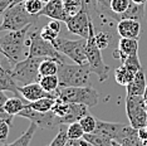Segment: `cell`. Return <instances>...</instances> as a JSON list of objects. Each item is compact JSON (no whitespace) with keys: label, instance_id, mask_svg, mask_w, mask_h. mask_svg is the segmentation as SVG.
<instances>
[{"label":"cell","instance_id":"1","mask_svg":"<svg viewBox=\"0 0 147 146\" xmlns=\"http://www.w3.org/2000/svg\"><path fill=\"white\" fill-rule=\"evenodd\" d=\"M30 26H25L20 30H6L3 35H0V45H1L4 55L13 66L16 62L22 61L24 55V48H25V41L29 34Z\"/></svg>","mask_w":147,"mask_h":146},{"label":"cell","instance_id":"2","mask_svg":"<svg viewBox=\"0 0 147 146\" xmlns=\"http://www.w3.org/2000/svg\"><path fill=\"white\" fill-rule=\"evenodd\" d=\"M91 69L88 64H67L61 62L58 71L59 87H86L91 83Z\"/></svg>","mask_w":147,"mask_h":146},{"label":"cell","instance_id":"3","mask_svg":"<svg viewBox=\"0 0 147 146\" xmlns=\"http://www.w3.org/2000/svg\"><path fill=\"white\" fill-rule=\"evenodd\" d=\"M38 19L39 16L32 15L26 11L24 3L11 4L3 15V20L1 24H0V32L20 30V29H24L25 26L35 24L38 22Z\"/></svg>","mask_w":147,"mask_h":146},{"label":"cell","instance_id":"4","mask_svg":"<svg viewBox=\"0 0 147 146\" xmlns=\"http://www.w3.org/2000/svg\"><path fill=\"white\" fill-rule=\"evenodd\" d=\"M43 59L45 58L28 55L13 66V68L10 69L11 76L18 83V86H25L29 83H34V82H39L42 77L39 73V66H40Z\"/></svg>","mask_w":147,"mask_h":146},{"label":"cell","instance_id":"5","mask_svg":"<svg viewBox=\"0 0 147 146\" xmlns=\"http://www.w3.org/2000/svg\"><path fill=\"white\" fill-rule=\"evenodd\" d=\"M94 25L92 23L91 29H89V35L87 38V64L89 66L91 72L97 74L99 82H105L109 76V67L103 61L101 49L98 48V45L94 41Z\"/></svg>","mask_w":147,"mask_h":146},{"label":"cell","instance_id":"6","mask_svg":"<svg viewBox=\"0 0 147 146\" xmlns=\"http://www.w3.org/2000/svg\"><path fill=\"white\" fill-rule=\"evenodd\" d=\"M58 98L68 103H81L89 108L98 103V92L91 86L86 87H59Z\"/></svg>","mask_w":147,"mask_h":146},{"label":"cell","instance_id":"7","mask_svg":"<svg viewBox=\"0 0 147 146\" xmlns=\"http://www.w3.org/2000/svg\"><path fill=\"white\" fill-rule=\"evenodd\" d=\"M53 45L59 53H62L64 57H68L77 64H87V39L81 38L77 41H72V39L58 36Z\"/></svg>","mask_w":147,"mask_h":146},{"label":"cell","instance_id":"8","mask_svg":"<svg viewBox=\"0 0 147 146\" xmlns=\"http://www.w3.org/2000/svg\"><path fill=\"white\" fill-rule=\"evenodd\" d=\"M28 45L29 54L32 57L38 58H57L64 62V55L59 53L53 45V43L45 41L40 35L39 30H32L28 34Z\"/></svg>","mask_w":147,"mask_h":146},{"label":"cell","instance_id":"9","mask_svg":"<svg viewBox=\"0 0 147 146\" xmlns=\"http://www.w3.org/2000/svg\"><path fill=\"white\" fill-rule=\"evenodd\" d=\"M126 114L129 125L135 128H141L147 125V110L143 96L127 95L126 97Z\"/></svg>","mask_w":147,"mask_h":146},{"label":"cell","instance_id":"10","mask_svg":"<svg viewBox=\"0 0 147 146\" xmlns=\"http://www.w3.org/2000/svg\"><path fill=\"white\" fill-rule=\"evenodd\" d=\"M64 23L67 24V28H68V30L71 32L72 34L79 35L81 38H84V39L88 38L92 19H91V16L88 15V13H87L84 5H83L81 10H78L76 14L69 15Z\"/></svg>","mask_w":147,"mask_h":146},{"label":"cell","instance_id":"11","mask_svg":"<svg viewBox=\"0 0 147 146\" xmlns=\"http://www.w3.org/2000/svg\"><path fill=\"white\" fill-rule=\"evenodd\" d=\"M18 116L24 117L30 122H34L39 128H44V130H52V128H54L57 125H61L59 117H57V116L53 114V111L39 112V111L33 110L29 105L26 106Z\"/></svg>","mask_w":147,"mask_h":146},{"label":"cell","instance_id":"12","mask_svg":"<svg viewBox=\"0 0 147 146\" xmlns=\"http://www.w3.org/2000/svg\"><path fill=\"white\" fill-rule=\"evenodd\" d=\"M128 128L129 125L122 124V122H108V121L97 120V128L94 132L105 135L113 141L121 142V140L125 137L126 132L128 131Z\"/></svg>","mask_w":147,"mask_h":146},{"label":"cell","instance_id":"13","mask_svg":"<svg viewBox=\"0 0 147 146\" xmlns=\"http://www.w3.org/2000/svg\"><path fill=\"white\" fill-rule=\"evenodd\" d=\"M19 93L24 99L28 102H34L44 97H52V98H58V89L55 92H47L44 88L39 84V82L34 83H29L25 86H19Z\"/></svg>","mask_w":147,"mask_h":146},{"label":"cell","instance_id":"14","mask_svg":"<svg viewBox=\"0 0 147 146\" xmlns=\"http://www.w3.org/2000/svg\"><path fill=\"white\" fill-rule=\"evenodd\" d=\"M117 33L121 38L140 39L141 22L135 20V19H122L117 22Z\"/></svg>","mask_w":147,"mask_h":146},{"label":"cell","instance_id":"15","mask_svg":"<svg viewBox=\"0 0 147 146\" xmlns=\"http://www.w3.org/2000/svg\"><path fill=\"white\" fill-rule=\"evenodd\" d=\"M40 15L48 16L53 20H59V22H65L68 18L65 6L63 4L62 0H51V1L45 3L44 8L42 9Z\"/></svg>","mask_w":147,"mask_h":146},{"label":"cell","instance_id":"16","mask_svg":"<svg viewBox=\"0 0 147 146\" xmlns=\"http://www.w3.org/2000/svg\"><path fill=\"white\" fill-rule=\"evenodd\" d=\"M138 53V39L121 38L117 44V49L113 52V57L119 58V61H125L127 57L136 55Z\"/></svg>","mask_w":147,"mask_h":146},{"label":"cell","instance_id":"17","mask_svg":"<svg viewBox=\"0 0 147 146\" xmlns=\"http://www.w3.org/2000/svg\"><path fill=\"white\" fill-rule=\"evenodd\" d=\"M88 114H89L88 106L81 103H69L65 116L59 118V122H61V125H69L73 124V122H79Z\"/></svg>","mask_w":147,"mask_h":146},{"label":"cell","instance_id":"18","mask_svg":"<svg viewBox=\"0 0 147 146\" xmlns=\"http://www.w3.org/2000/svg\"><path fill=\"white\" fill-rule=\"evenodd\" d=\"M147 87L146 82V74L143 69H140L136 73L135 78L131 81V83L127 86V95H133V96H143L145 95Z\"/></svg>","mask_w":147,"mask_h":146},{"label":"cell","instance_id":"19","mask_svg":"<svg viewBox=\"0 0 147 146\" xmlns=\"http://www.w3.org/2000/svg\"><path fill=\"white\" fill-rule=\"evenodd\" d=\"M19 86L11 76V71L6 68L0 69V91L1 92H13L15 96H20Z\"/></svg>","mask_w":147,"mask_h":146},{"label":"cell","instance_id":"20","mask_svg":"<svg viewBox=\"0 0 147 146\" xmlns=\"http://www.w3.org/2000/svg\"><path fill=\"white\" fill-rule=\"evenodd\" d=\"M28 105H29V102L23 98L22 96H14V97H10L6 99L5 111L11 116H16L20 114Z\"/></svg>","mask_w":147,"mask_h":146},{"label":"cell","instance_id":"21","mask_svg":"<svg viewBox=\"0 0 147 146\" xmlns=\"http://www.w3.org/2000/svg\"><path fill=\"white\" fill-rule=\"evenodd\" d=\"M135 76H136L135 72L131 71L129 68H127L126 66H123V64H121L119 67H117L115 69V79L119 86L127 87V86L131 83L132 79L135 78Z\"/></svg>","mask_w":147,"mask_h":146},{"label":"cell","instance_id":"22","mask_svg":"<svg viewBox=\"0 0 147 146\" xmlns=\"http://www.w3.org/2000/svg\"><path fill=\"white\" fill-rule=\"evenodd\" d=\"M61 62H63V61H59V59H57V58H45V59H43L40 66H39V73H40V76L58 74Z\"/></svg>","mask_w":147,"mask_h":146},{"label":"cell","instance_id":"23","mask_svg":"<svg viewBox=\"0 0 147 146\" xmlns=\"http://www.w3.org/2000/svg\"><path fill=\"white\" fill-rule=\"evenodd\" d=\"M145 6L146 5H140V4H135L131 1L129 8L123 13L122 15L118 16V22L122 19H135V20H140L141 22L145 16Z\"/></svg>","mask_w":147,"mask_h":146},{"label":"cell","instance_id":"24","mask_svg":"<svg viewBox=\"0 0 147 146\" xmlns=\"http://www.w3.org/2000/svg\"><path fill=\"white\" fill-rule=\"evenodd\" d=\"M36 128H38V126H36L34 122H30L29 127L23 132L19 139H16V140L14 142H11V144H1L0 146H29L33 136H34L35 131H36Z\"/></svg>","mask_w":147,"mask_h":146},{"label":"cell","instance_id":"25","mask_svg":"<svg viewBox=\"0 0 147 146\" xmlns=\"http://www.w3.org/2000/svg\"><path fill=\"white\" fill-rule=\"evenodd\" d=\"M119 144H122L125 146H147V142L143 141L138 136V130L132 127L131 125H129L128 131L126 132L125 137L122 139Z\"/></svg>","mask_w":147,"mask_h":146},{"label":"cell","instance_id":"26","mask_svg":"<svg viewBox=\"0 0 147 146\" xmlns=\"http://www.w3.org/2000/svg\"><path fill=\"white\" fill-rule=\"evenodd\" d=\"M129 4H131V0H111V4H109L111 14L109 15L118 20V16L122 15L129 8Z\"/></svg>","mask_w":147,"mask_h":146},{"label":"cell","instance_id":"27","mask_svg":"<svg viewBox=\"0 0 147 146\" xmlns=\"http://www.w3.org/2000/svg\"><path fill=\"white\" fill-rule=\"evenodd\" d=\"M86 141H88L89 144H92L93 146H112L113 140H111L109 137H107L105 135L97 134V132H92V134H84L83 136Z\"/></svg>","mask_w":147,"mask_h":146},{"label":"cell","instance_id":"28","mask_svg":"<svg viewBox=\"0 0 147 146\" xmlns=\"http://www.w3.org/2000/svg\"><path fill=\"white\" fill-rule=\"evenodd\" d=\"M55 99L57 98H52V97H44V98H40L38 101H34V102H29V106L35 110V111H39V112H49L52 111L53 106L55 103Z\"/></svg>","mask_w":147,"mask_h":146},{"label":"cell","instance_id":"29","mask_svg":"<svg viewBox=\"0 0 147 146\" xmlns=\"http://www.w3.org/2000/svg\"><path fill=\"white\" fill-rule=\"evenodd\" d=\"M39 84L45 89L47 92H55L59 88V78L57 74L52 76H42L39 79Z\"/></svg>","mask_w":147,"mask_h":146},{"label":"cell","instance_id":"30","mask_svg":"<svg viewBox=\"0 0 147 146\" xmlns=\"http://www.w3.org/2000/svg\"><path fill=\"white\" fill-rule=\"evenodd\" d=\"M67 135H68L69 140H78V139H83L84 131H83L79 122H73V124H69L67 127Z\"/></svg>","mask_w":147,"mask_h":146},{"label":"cell","instance_id":"31","mask_svg":"<svg viewBox=\"0 0 147 146\" xmlns=\"http://www.w3.org/2000/svg\"><path fill=\"white\" fill-rule=\"evenodd\" d=\"M79 124H81L84 134H92V132H94L96 128H97V118L93 117L91 114H88L79 121Z\"/></svg>","mask_w":147,"mask_h":146},{"label":"cell","instance_id":"32","mask_svg":"<svg viewBox=\"0 0 147 146\" xmlns=\"http://www.w3.org/2000/svg\"><path fill=\"white\" fill-rule=\"evenodd\" d=\"M25 9L29 14L35 15V16H40V11L44 8V3L40 0H28L24 3Z\"/></svg>","mask_w":147,"mask_h":146},{"label":"cell","instance_id":"33","mask_svg":"<svg viewBox=\"0 0 147 146\" xmlns=\"http://www.w3.org/2000/svg\"><path fill=\"white\" fill-rule=\"evenodd\" d=\"M111 39H112V36H111L109 33H107V32H94V41H96L97 45H98V48L101 49V51L108 47L109 43H111Z\"/></svg>","mask_w":147,"mask_h":146},{"label":"cell","instance_id":"34","mask_svg":"<svg viewBox=\"0 0 147 146\" xmlns=\"http://www.w3.org/2000/svg\"><path fill=\"white\" fill-rule=\"evenodd\" d=\"M59 132L57 134V136L53 139V141L49 144L48 146H65L68 142V135H67V128L64 127V125H59Z\"/></svg>","mask_w":147,"mask_h":146},{"label":"cell","instance_id":"35","mask_svg":"<svg viewBox=\"0 0 147 146\" xmlns=\"http://www.w3.org/2000/svg\"><path fill=\"white\" fill-rule=\"evenodd\" d=\"M39 33H40V35L45 39V41H48L51 43H54L55 39L59 36V32H57L55 29H53L49 24H45L44 26H42Z\"/></svg>","mask_w":147,"mask_h":146},{"label":"cell","instance_id":"36","mask_svg":"<svg viewBox=\"0 0 147 146\" xmlns=\"http://www.w3.org/2000/svg\"><path fill=\"white\" fill-rule=\"evenodd\" d=\"M68 106H69L68 102H64L61 98H57L55 103H54V106H53V108H52V111H53V114H54L57 117L62 118L63 116H65L67 111H68Z\"/></svg>","mask_w":147,"mask_h":146},{"label":"cell","instance_id":"37","mask_svg":"<svg viewBox=\"0 0 147 146\" xmlns=\"http://www.w3.org/2000/svg\"><path fill=\"white\" fill-rule=\"evenodd\" d=\"M121 63H122L123 66H126L127 68H129L131 71H133L135 73H137L140 69H142L141 62H140V58H138V54L131 55V57H127L125 61H122Z\"/></svg>","mask_w":147,"mask_h":146},{"label":"cell","instance_id":"38","mask_svg":"<svg viewBox=\"0 0 147 146\" xmlns=\"http://www.w3.org/2000/svg\"><path fill=\"white\" fill-rule=\"evenodd\" d=\"M6 99H8V97H6L5 92H1L0 91V118H4V120H6L9 122V124H13V118H14V116L9 115L8 112L5 111V102Z\"/></svg>","mask_w":147,"mask_h":146},{"label":"cell","instance_id":"39","mask_svg":"<svg viewBox=\"0 0 147 146\" xmlns=\"http://www.w3.org/2000/svg\"><path fill=\"white\" fill-rule=\"evenodd\" d=\"M10 124L4 118H0V144H5L6 139L9 136V130H10Z\"/></svg>","mask_w":147,"mask_h":146},{"label":"cell","instance_id":"40","mask_svg":"<svg viewBox=\"0 0 147 146\" xmlns=\"http://www.w3.org/2000/svg\"><path fill=\"white\" fill-rule=\"evenodd\" d=\"M14 0H0V24H1V20H3V15H4L5 10L9 8Z\"/></svg>","mask_w":147,"mask_h":146},{"label":"cell","instance_id":"41","mask_svg":"<svg viewBox=\"0 0 147 146\" xmlns=\"http://www.w3.org/2000/svg\"><path fill=\"white\" fill-rule=\"evenodd\" d=\"M138 136L142 139L143 141L147 142V125H145L141 128H138Z\"/></svg>","mask_w":147,"mask_h":146},{"label":"cell","instance_id":"42","mask_svg":"<svg viewBox=\"0 0 147 146\" xmlns=\"http://www.w3.org/2000/svg\"><path fill=\"white\" fill-rule=\"evenodd\" d=\"M98 3L103 6H106V8L109 9V4H111V0H98Z\"/></svg>","mask_w":147,"mask_h":146},{"label":"cell","instance_id":"43","mask_svg":"<svg viewBox=\"0 0 147 146\" xmlns=\"http://www.w3.org/2000/svg\"><path fill=\"white\" fill-rule=\"evenodd\" d=\"M132 3H135V4H140V5H146L147 0H131Z\"/></svg>","mask_w":147,"mask_h":146},{"label":"cell","instance_id":"44","mask_svg":"<svg viewBox=\"0 0 147 146\" xmlns=\"http://www.w3.org/2000/svg\"><path fill=\"white\" fill-rule=\"evenodd\" d=\"M143 98H145V105H146V110H147V87H146L145 95H143Z\"/></svg>","mask_w":147,"mask_h":146},{"label":"cell","instance_id":"45","mask_svg":"<svg viewBox=\"0 0 147 146\" xmlns=\"http://www.w3.org/2000/svg\"><path fill=\"white\" fill-rule=\"evenodd\" d=\"M25 1H28V0H14L13 4H20V3H25Z\"/></svg>","mask_w":147,"mask_h":146},{"label":"cell","instance_id":"46","mask_svg":"<svg viewBox=\"0 0 147 146\" xmlns=\"http://www.w3.org/2000/svg\"><path fill=\"white\" fill-rule=\"evenodd\" d=\"M65 146H76V145L72 142V140H68V142H67V145H65Z\"/></svg>","mask_w":147,"mask_h":146},{"label":"cell","instance_id":"47","mask_svg":"<svg viewBox=\"0 0 147 146\" xmlns=\"http://www.w3.org/2000/svg\"><path fill=\"white\" fill-rule=\"evenodd\" d=\"M112 146H125V145L119 144V142H117V141H113V145H112Z\"/></svg>","mask_w":147,"mask_h":146},{"label":"cell","instance_id":"48","mask_svg":"<svg viewBox=\"0 0 147 146\" xmlns=\"http://www.w3.org/2000/svg\"><path fill=\"white\" fill-rule=\"evenodd\" d=\"M0 54H4V51H3V48H1V45H0Z\"/></svg>","mask_w":147,"mask_h":146},{"label":"cell","instance_id":"49","mask_svg":"<svg viewBox=\"0 0 147 146\" xmlns=\"http://www.w3.org/2000/svg\"><path fill=\"white\" fill-rule=\"evenodd\" d=\"M40 1H43L45 4V3H48V1H51V0H40Z\"/></svg>","mask_w":147,"mask_h":146},{"label":"cell","instance_id":"50","mask_svg":"<svg viewBox=\"0 0 147 146\" xmlns=\"http://www.w3.org/2000/svg\"><path fill=\"white\" fill-rule=\"evenodd\" d=\"M1 68H3V67H1V64H0V69H1Z\"/></svg>","mask_w":147,"mask_h":146}]
</instances>
